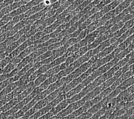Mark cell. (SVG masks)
Returning <instances> with one entry per match:
<instances>
[{"label": "cell", "mask_w": 134, "mask_h": 119, "mask_svg": "<svg viewBox=\"0 0 134 119\" xmlns=\"http://www.w3.org/2000/svg\"><path fill=\"white\" fill-rule=\"evenodd\" d=\"M92 65V64L88 61L82 64L81 65L78 67L77 68L74 70V71L70 73V74H69L68 76H66V77H65L66 84L69 83L70 82L72 81L73 80H74L75 78L79 77V76L81 75L85 72H86L88 69H90L91 68Z\"/></svg>", "instance_id": "obj_1"}, {"label": "cell", "mask_w": 134, "mask_h": 119, "mask_svg": "<svg viewBox=\"0 0 134 119\" xmlns=\"http://www.w3.org/2000/svg\"><path fill=\"white\" fill-rule=\"evenodd\" d=\"M86 103V101L83 99H82L80 100L77 101H75L71 103L69 105L67 106L62 111H61L59 114V115H57V116L59 117H62L64 116L68 115L72 112H74L76 109L81 107Z\"/></svg>", "instance_id": "obj_2"}, {"label": "cell", "mask_w": 134, "mask_h": 119, "mask_svg": "<svg viewBox=\"0 0 134 119\" xmlns=\"http://www.w3.org/2000/svg\"><path fill=\"white\" fill-rule=\"evenodd\" d=\"M36 50H37L36 49V45L32 44V45L29 46V47L28 48H27L25 50H24L23 52H22L19 56L15 57L13 59H11L10 62L16 64H19L24 58L29 56V54H30L32 52H33Z\"/></svg>", "instance_id": "obj_3"}, {"label": "cell", "mask_w": 134, "mask_h": 119, "mask_svg": "<svg viewBox=\"0 0 134 119\" xmlns=\"http://www.w3.org/2000/svg\"><path fill=\"white\" fill-rule=\"evenodd\" d=\"M88 50H88L87 46H86V47H81L80 48V49L76 52L74 53H73L70 56L67 57V59L65 62L67 66H68L70 64L74 63L75 61L77 60L79 58H80L81 56H83V55L86 54Z\"/></svg>", "instance_id": "obj_4"}, {"label": "cell", "mask_w": 134, "mask_h": 119, "mask_svg": "<svg viewBox=\"0 0 134 119\" xmlns=\"http://www.w3.org/2000/svg\"><path fill=\"white\" fill-rule=\"evenodd\" d=\"M33 42L30 40L29 39H28V40H26L22 44H21L19 47H18L16 49L13 50L12 52H11L9 54V57L11 59H13L14 57H16L23 52L24 50H25L27 48H28L29 46L32 45Z\"/></svg>", "instance_id": "obj_5"}, {"label": "cell", "mask_w": 134, "mask_h": 119, "mask_svg": "<svg viewBox=\"0 0 134 119\" xmlns=\"http://www.w3.org/2000/svg\"><path fill=\"white\" fill-rule=\"evenodd\" d=\"M122 82H123L122 80H121V79L119 77L116 81H115L110 87L106 88L105 89H104L103 92H102V93L100 94V96H102L103 99L105 98L106 97H107L109 94L111 93L112 92H113Z\"/></svg>", "instance_id": "obj_6"}, {"label": "cell", "mask_w": 134, "mask_h": 119, "mask_svg": "<svg viewBox=\"0 0 134 119\" xmlns=\"http://www.w3.org/2000/svg\"><path fill=\"white\" fill-rule=\"evenodd\" d=\"M64 23V20L57 19L52 24V25L45 27L44 32L45 33L46 35H49L51 33L53 32L58 27Z\"/></svg>", "instance_id": "obj_7"}, {"label": "cell", "mask_w": 134, "mask_h": 119, "mask_svg": "<svg viewBox=\"0 0 134 119\" xmlns=\"http://www.w3.org/2000/svg\"><path fill=\"white\" fill-rule=\"evenodd\" d=\"M45 8H46L45 5L44 4L43 2H41L38 5L34 6V7H32L31 9H29V10L27 11L26 13H24V16H25V18L29 17L32 16V15L38 13V12L41 11Z\"/></svg>", "instance_id": "obj_8"}, {"label": "cell", "mask_w": 134, "mask_h": 119, "mask_svg": "<svg viewBox=\"0 0 134 119\" xmlns=\"http://www.w3.org/2000/svg\"><path fill=\"white\" fill-rule=\"evenodd\" d=\"M65 84H66V81H65V78L63 77L62 78L60 79V80H58L57 81L54 82V83L51 84L47 89V90L49 94L53 92V91L57 89L58 88H59L60 87L63 86V85H64Z\"/></svg>", "instance_id": "obj_9"}, {"label": "cell", "mask_w": 134, "mask_h": 119, "mask_svg": "<svg viewBox=\"0 0 134 119\" xmlns=\"http://www.w3.org/2000/svg\"><path fill=\"white\" fill-rule=\"evenodd\" d=\"M18 87L17 82H12L10 84L7 85L5 88L2 89V90L0 92V100H2L4 97L7 95L8 94L12 92L16 88Z\"/></svg>", "instance_id": "obj_10"}, {"label": "cell", "mask_w": 134, "mask_h": 119, "mask_svg": "<svg viewBox=\"0 0 134 119\" xmlns=\"http://www.w3.org/2000/svg\"><path fill=\"white\" fill-rule=\"evenodd\" d=\"M21 5H23V4L21 1L14 2L13 4H12L10 5H8L7 7L2 8V10H1V12L3 14H4V16H5L6 14L10 13L16 10V9L21 7Z\"/></svg>", "instance_id": "obj_11"}, {"label": "cell", "mask_w": 134, "mask_h": 119, "mask_svg": "<svg viewBox=\"0 0 134 119\" xmlns=\"http://www.w3.org/2000/svg\"><path fill=\"white\" fill-rule=\"evenodd\" d=\"M118 46L115 43H114L111 44L110 46H109V47L105 48L104 50H102V52H100L99 54L95 55V56H96V57L97 58V59L98 60L100 59H102V58L104 57L110 53H111Z\"/></svg>", "instance_id": "obj_12"}, {"label": "cell", "mask_w": 134, "mask_h": 119, "mask_svg": "<svg viewBox=\"0 0 134 119\" xmlns=\"http://www.w3.org/2000/svg\"><path fill=\"white\" fill-rule=\"evenodd\" d=\"M66 85V84H64V85H63V86L60 87L59 88H58L57 89L53 91V92H52L49 94V95L47 97V98L49 102V103L51 102L52 101H53L54 99H56L58 96H59L60 94L64 93Z\"/></svg>", "instance_id": "obj_13"}, {"label": "cell", "mask_w": 134, "mask_h": 119, "mask_svg": "<svg viewBox=\"0 0 134 119\" xmlns=\"http://www.w3.org/2000/svg\"><path fill=\"white\" fill-rule=\"evenodd\" d=\"M133 1V0H124L123 2L120 3V4L115 9V13L116 14V15L119 14L124 10V9L129 8Z\"/></svg>", "instance_id": "obj_14"}, {"label": "cell", "mask_w": 134, "mask_h": 119, "mask_svg": "<svg viewBox=\"0 0 134 119\" xmlns=\"http://www.w3.org/2000/svg\"><path fill=\"white\" fill-rule=\"evenodd\" d=\"M120 3H121L120 0H114V1L112 2H111L110 4L106 5L105 7H104L100 11H101L103 14H105V13H108V12H109V11L114 10V9H115L120 4Z\"/></svg>", "instance_id": "obj_15"}, {"label": "cell", "mask_w": 134, "mask_h": 119, "mask_svg": "<svg viewBox=\"0 0 134 119\" xmlns=\"http://www.w3.org/2000/svg\"><path fill=\"white\" fill-rule=\"evenodd\" d=\"M111 45V44L110 41V38L107 39V40L103 41L98 46V47L92 50L93 56H95V55L99 54L100 52H102V50H104L105 48L109 47V46H110Z\"/></svg>", "instance_id": "obj_16"}, {"label": "cell", "mask_w": 134, "mask_h": 119, "mask_svg": "<svg viewBox=\"0 0 134 119\" xmlns=\"http://www.w3.org/2000/svg\"><path fill=\"white\" fill-rule=\"evenodd\" d=\"M85 87L83 85V84L82 83H80V84H79L77 86L75 87L74 88H73L71 90H70L69 92H68L66 93V99H70L71 97L72 96H75V94H76L79 93V92H80L81 90L83 89Z\"/></svg>", "instance_id": "obj_17"}, {"label": "cell", "mask_w": 134, "mask_h": 119, "mask_svg": "<svg viewBox=\"0 0 134 119\" xmlns=\"http://www.w3.org/2000/svg\"><path fill=\"white\" fill-rule=\"evenodd\" d=\"M68 48L67 47L66 45H64L62 47L52 50V56L55 59H57V58L62 57L65 53L67 49H68Z\"/></svg>", "instance_id": "obj_18"}, {"label": "cell", "mask_w": 134, "mask_h": 119, "mask_svg": "<svg viewBox=\"0 0 134 119\" xmlns=\"http://www.w3.org/2000/svg\"><path fill=\"white\" fill-rule=\"evenodd\" d=\"M99 36H100V33L99 32V30L96 29L95 31L89 33L85 38H86V39L88 42V45H89L92 44L93 42L95 41V39L98 37Z\"/></svg>", "instance_id": "obj_19"}, {"label": "cell", "mask_w": 134, "mask_h": 119, "mask_svg": "<svg viewBox=\"0 0 134 119\" xmlns=\"http://www.w3.org/2000/svg\"><path fill=\"white\" fill-rule=\"evenodd\" d=\"M80 48L81 47L80 46V45H79V42H78L77 43L71 46L70 47H69L65 52V53L64 55L65 57H68L71 56V55H72L73 53H74L75 52H76L80 49Z\"/></svg>", "instance_id": "obj_20"}, {"label": "cell", "mask_w": 134, "mask_h": 119, "mask_svg": "<svg viewBox=\"0 0 134 119\" xmlns=\"http://www.w3.org/2000/svg\"><path fill=\"white\" fill-rule=\"evenodd\" d=\"M52 55V51L48 50L46 52H45L44 53L42 54L41 55H40V56L36 58V59L33 60V62L36 64V63L41 61H42V60H44L45 59H48V58L50 57Z\"/></svg>", "instance_id": "obj_21"}, {"label": "cell", "mask_w": 134, "mask_h": 119, "mask_svg": "<svg viewBox=\"0 0 134 119\" xmlns=\"http://www.w3.org/2000/svg\"><path fill=\"white\" fill-rule=\"evenodd\" d=\"M66 59H67V57H65L64 55H63V56L62 57L57 58V59L53 60L52 62L51 63V65L52 68H53V67H54L56 66H58V65H60V64L65 63Z\"/></svg>", "instance_id": "obj_22"}, {"label": "cell", "mask_w": 134, "mask_h": 119, "mask_svg": "<svg viewBox=\"0 0 134 119\" xmlns=\"http://www.w3.org/2000/svg\"><path fill=\"white\" fill-rule=\"evenodd\" d=\"M17 65V64L10 62L4 69H3V70H4L3 74H8V73H10L12 71H13V70L16 68Z\"/></svg>", "instance_id": "obj_23"}, {"label": "cell", "mask_w": 134, "mask_h": 119, "mask_svg": "<svg viewBox=\"0 0 134 119\" xmlns=\"http://www.w3.org/2000/svg\"><path fill=\"white\" fill-rule=\"evenodd\" d=\"M57 16H58V15L56 14L55 15H54V16H52L48 18H47L46 20H44L43 23H42V25H43L45 27H47L49 25H52V24L54 22V21L57 20Z\"/></svg>", "instance_id": "obj_24"}, {"label": "cell", "mask_w": 134, "mask_h": 119, "mask_svg": "<svg viewBox=\"0 0 134 119\" xmlns=\"http://www.w3.org/2000/svg\"><path fill=\"white\" fill-rule=\"evenodd\" d=\"M124 24H125V22H123L122 21H120V22H119L116 24H115L113 26L111 27V29H109L108 30V31L110 32L111 34H113L114 33H115L116 31H118V30L120 29L121 27L124 26Z\"/></svg>", "instance_id": "obj_25"}, {"label": "cell", "mask_w": 134, "mask_h": 119, "mask_svg": "<svg viewBox=\"0 0 134 119\" xmlns=\"http://www.w3.org/2000/svg\"><path fill=\"white\" fill-rule=\"evenodd\" d=\"M12 19H13V17L10 16V14L5 15V16H3V17L0 20V26L1 27L3 26H4L8 22H9L10 21L12 20Z\"/></svg>", "instance_id": "obj_26"}, {"label": "cell", "mask_w": 134, "mask_h": 119, "mask_svg": "<svg viewBox=\"0 0 134 119\" xmlns=\"http://www.w3.org/2000/svg\"><path fill=\"white\" fill-rule=\"evenodd\" d=\"M27 88V84L26 85H22L20 86L17 87L12 92L14 94L15 97H17L18 95H19L22 92L25 90Z\"/></svg>", "instance_id": "obj_27"}, {"label": "cell", "mask_w": 134, "mask_h": 119, "mask_svg": "<svg viewBox=\"0 0 134 119\" xmlns=\"http://www.w3.org/2000/svg\"><path fill=\"white\" fill-rule=\"evenodd\" d=\"M47 78H48L47 77V76H46V75L45 74V73H44V74H42V75L40 76L39 77H38L34 81L35 87H37L39 86V85H40L41 84H42V82H44L45 80H46Z\"/></svg>", "instance_id": "obj_28"}, {"label": "cell", "mask_w": 134, "mask_h": 119, "mask_svg": "<svg viewBox=\"0 0 134 119\" xmlns=\"http://www.w3.org/2000/svg\"><path fill=\"white\" fill-rule=\"evenodd\" d=\"M45 35H46V34H45V33L44 31L38 32H37L36 33H35V34L33 36L30 37L29 39L32 42H33L38 40V39H39L40 38H41L42 37L44 36Z\"/></svg>", "instance_id": "obj_29"}, {"label": "cell", "mask_w": 134, "mask_h": 119, "mask_svg": "<svg viewBox=\"0 0 134 119\" xmlns=\"http://www.w3.org/2000/svg\"><path fill=\"white\" fill-rule=\"evenodd\" d=\"M113 1L114 0H102V1L100 2V4L99 5H97V6H96L95 7L99 12L100 10H101L104 7H105L106 5L109 4Z\"/></svg>", "instance_id": "obj_30"}, {"label": "cell", "mask_w": 134, "mask_h": 119, "mask_svg": "<svg viewBox=\"0 0 134 119\" xmlns=\"http://www.w3.org/2000/svg\"><path fill=\"white\" fill-rule=\"evenodd\" d=\"M50 38H50V37H49V35H45L44 36L42 37L41 38H40L39 39H38V40L36 41L35 42H33V44H34V45H37L44 43V42H47Z\"/></svg>", "instance_id": "obj_31"}, {"label": "cell", "mask_w": 134, "mask_h": 119, "mask_svg": "<svg viewBox=\"0 0 134 119\" xmlns=\"http://www.w3.org/2000/svg\"><path fill=\"white\" fill-rule=\"evenodd\" d=\"M88 34H89V32H88V30L87 28L82 30V31L80 32V35H79V36L77 37L79 41H80L82 40V39H84L87 36Z\"/></svg>", "instance_id": "obj_32"}, {"label": "cell", "mask_w": 134, "mask_h": 119, "mask_svg": "<svg viewBox=\"0 0 134 119\" xmlns=\"http://www.w3.org/2000/svg\"><path fill=\"white\" fill-rule=\"evenodd\" d=\"M24 18H25L24 14H21L18 15V16L14 17L13 18V19H12V21H13V22L14 23L15 25H16V24L20 22V21H22L23 19H24Z\"/></svg>", "instance_id": "obj_33"}, {"label": "cell", "mask_w": 134, "mask_h": 119, "mask_svg": "<svg viewBox=\"0 0 134 119\" xmlns=\"http://www.w3.org/2000/svg\"><path fill=\"white\" fill-rule=\"evenodd\" d=\"M14 2H16V1H15V0H5L4 2L0 4H1V5L2 6V7L4 8L6 7H7L8 5H10L12 4H13Z\"/></svg>", "instance_id": "obj_34"}, {"label": "cell", "mask_w": 134, "mask_h": 119, "mask_svg": "<svg viewBox=\"0 0 134 119\" xmlns=\"http://www.w3.org/2000/svg\"><path fill=\"white\" fill-rule=\"evenodd\" d=\"M132 18H133V14H129L125 15L121 21H122L123 22H127L128 21L131 20V19H132Z\"/></svg>", "instance_id": "obj_35"}, {"label": "cell", "mask_w": 134, "mask_h": 119, "mask_svg": "<svg viewBox=\"0 0 134 119\" xmlns=\"http://www.w3.org/2000/svg\"><path fill=\"white\" fill-rule=\"evenodd\" d=\"M19 71H20V70L18 68H16L13 70V71H12L10 73H8V77L10 78V77H14V76H16L17 74V73L19 72Z\"/></svg>", "instance_id": "obj_36"}, {"label": "cell", "mask_w": 134, "mask_h": 119, "mask_svg": "<svg viewBox=\"0 0 134 119\" xmlns=\"http://www.w3.org/2000/svg\"><path fill=\"white\" fill-rule=\"evenodd\" d=\"M79 45H80L81 48L84 47H86V46H87L88 45V42L86 39V38H84L83 39H82V40L79 41Z\"/></svg>", "instance_id": "obj_37"}, {"label": "cell", "mask_w": 134, "mask_h": 119, "mask_svg": "<svg viewBox=\"0 0 134 119\" xmlns=\"http://www.w3.org/2000/svg\"><path fill=\"white\" fill-rule=\"evenodd\" d=\"M126 113L129 116L134 115V106L131 108H130L129 109H128L126 111Z\"/></svg>", "instance_id": "obj_38"}, {"label": "cell", "mask_w": 134, "mask_h": 119, "mask_svg": "<svg viewBox=\"0 0 134 119\" xmlns=\"http://www.w3.org/2000/svg\"><path fill=\"white\" fill-rule=\"evenodd\" d=\"M7 54H6L5 50H2L0 52V61L3 59H4L6 57H7Z\"/></svg>", "instance_id": "obj_39"}, {"label": "cell", "mask_w": 134, "mask_h": 119, "mask_svg": "<svg viewBox=\"0 0 134 119\" xmlns=\"http://www.w3.org/2000/svg\"><path fill=\"white\" fill-rule=\"evenodd\" d=\"M8 74H2L0 75V83L1 82L4 81V80H5L6 79L8 78Z\"/></svg>", "instance_id": "obj_40"}, {"label": "cell", "mask_w": 134, "mask_h": 119, "mask_svg": "<svg viewBox=\"0 0 134 119\" xmlns=\"http://www.w3.org/2000/svg\"><path fill=\"white\" fill-rule=\"evenodd\" d=\"M44 3V4L45 5V7H50L52 4V3L51 2V0H44V1L42 2Z\"/></svg>", "instance_id": "obj_41"}, {"label": "cell", "mask_w": 134, "mask_h": 119, "mask_svg": "<svg viewBox=\"0 0 134 119\" xmlns=\"http://www.w3.org/2000/svg\"><path fill=\"white\" fill-rule=\"evenodd\" d=\"M129 117H130L126 113H125L124 114L120 116H119V117H118L117 118H118V119H128Z\"/></svg>", "instance_id": "obj_42"}, {"label": "cell", "mask_w": 134, "mask_h": 119, "mask_svg": "<svg viewBox=\"0 0 134 119\" xmlns=\"http://www.w3.org/2000/svg\"><path fill=\"white\" fill-rule=\"evenodd\" d=\"M134 64V57H132V58H131V59H130L129 62L127 63V65H128L130 66L131 65H132V64Z\"/></svg>", "instance_id": "obj_43"}, {"label": "cell", "mask_w": 134, "mask_h": 119, "mask_svg": "<svg viewBox=\"0 0 134 119\" xmlns=\"http://www.w3.org/2000/svg\"><path fill=\"white\" fill-rule=\"evenodd\" d=\"M127 57H129L130 59H131L132 57H134V49L132 52H131L127 55Z\"/></svg>", "instance_id": "obj_44"}, {"label": "cell", "mask_w": 134, "mask_h": 119, "mask_svg": "<svg viewBox=\"0 0 134 119\" xmlns=\"http://www.w3.org/2000/svg\"><path fill=\"white\" fill-rule=\"evenodd\" d=\"M128 119H134V115H133L132 116H130Z\"/></svg>", "instance_id": "obj_45"}, {"label": "cell", "mask_w": 134, "mask_h": 119, "mask_svg": "<svg viewBox=\"0 0 134 119\" xmlns=\"http://www.w3.org/2000/svg\"><path fill=\"white\" fill-rule=\"evenodd\" d=\"M3 8L2 7V6L1 5V4H0V12H1V10H2V9Z\"/></svg>", "instance_id": "obj_46"}]
</instances>
